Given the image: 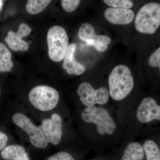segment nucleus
Masks as SVG:
<instances>
[{
  "instance_id": "1",
  "label": "nucleus",
  "mask_w": 160,
  "mask_h": 160,
  "mask_svg": "<svg viewBox=\"0 0 160 160\" xmlns=\"http://www.w3.org/2000/svg\"><path fill=\"white\" fill-rule=\"evenodd\" d=\"M109 96L116 101L126 98L133 90L134 79L130 68L119 64L112 69L108 77Z\"/></svg>"
},
{
  "instance_id": "2",
  "label": "nucleus",
  "mask_w": 160,
  "mask_h": 160,
  "mask_svg": "<svg viewBox=\"0 0 160 160\" xmlns=\"http://www.w3.org/2000/svg\"><path fill=\"white\" fill-rule=\"evenodd\" d=\"M138 33L145 35H152L160 27V3L157 1H149L144 3L135 12L133 22Z\"/></svg>"
},
{
  "instance_id": "3",
  "label": "nucleus",
  "mask_w": 160,
  "mask_h": 160,
  "mask_svg": "<svg viewBox=\"0 0 160 160\" xmlns=\"http://www.w3.org/2000/svg\"><path fill=\"white\" fill-rule=\"evenodd\" d=\"M82 118L85 122L94 124L101 135H111L117 128L114 120L104 108L95 106L86 107L82 112Z\"/></svg>"
},
{
  "instance_id": "4",
  "label": "nucleus",
  "mask_w": 160,
  "mask_h": 160,
  "mask_svg": "<svg viewBox=\"0 0 160 160\" xmlns=\"http://www.w3.org/2000/svg\"><path fill=\"white\" fill-rule=\"evenodd\" d=\"M49 57L54 62L62 61L69 46V39L66 30L59 26H52L47 35Z\"/></svg>"
},
{
  "instance_id": "5",
  "label": "nucleus",
  "mask_w": 160,
  "mask_h": 160,
  "mask_svg": "<svg viewBox=\"0 0 160 160\" xmlns=\"http://www.w3.org/2000/svg\"><path fill=\"white\" fill-rule=\"evenodd\" d=\"M60 96L56 89L46 86H39L29 92V99L35 108L40 111H49L57 106Z\"/></svg>"
},
{
  "instance_id": "6",
  "label": "nucleus",
  "mask_w": 160,
  "mask_h": 160,
  "mask_svg": "<svg viewBox=\"0 0 160 160\" xmlns=\"http://www.w3.org/2000/svg\"><path fill=\"white\" fill-rule=\"evenodd\" d=\"M77 93L80 101L86 107L105 105L108 102L110 97L109 90L106 87L101 86L95 89L90 83L86 82L80 84Z\"/></svg>"
},
{
  "instance_id": "7",
  "label": "nucleus",
  "mask_w": 160,
  "mask_h": 160,
  "mask_svg": "<svg viewBox=\"0 0 160 160\" xmlns=\"http://www.w3.org/2000/svg\"><path fill=\"white\" fill-rule=\"evenodd\" d=\"M13 122L27 133L33 146L39 149H45L48 145L41 127L35 126L25 115L17 113L12 118Z\"/></svg>"
},
{
  "instance_id": "8",
  "label": "nucleus",
  "mask_w": 160,
  "mask_h": 160,
  "mask_svg": "<svg viewBox=\"0 0 160 160\" xmlns=\"http://www.w3.org/2000/svg\"><path fill=\"white\" fill-rule=\"evenodd\" d=\"M78 36L81 41L100 52L107 51L112 42L110 37L105 34H97L94 27L89 23H85L81 25Z\"/></svg>"
},
{
  "instance_id": "9",
  "label": "nucleus",
  "mask_w": 160,
  "mask_h": 160,
  "mask_svg": "<svg viewBox=\"0 0 160 160\" xmlns=\"http://www.w3.org/2000/svg\"><path fill=\"white\" fill-rule=\"evenodd\" d=\"M41 127L48 143L59 144L62 136V120L59 114L54 113L51 118L43 120Z\"/></svg>"
},
{
  "instance_id": "10",
  "label": "nucleus",
  "mask_w": 160,
  "mask_h": 160,
  "mask_svg": "<svg viewBox=\"0 0 160 160\" xmlns=\"http://www.w3.org/2000/svg\"><path fill=\"white\" fill-rule=\"evenodd\" d=\"M140 123L146 124L160 120V106L153 98H145L140 103L136 113Z\"/></svg>"
},
{
  "instance_id": "11",
  "label": "nucleus",
  "mask_w": 160,
  "mask_h": 160,
  "mask_svg": "<svg viewBox=\"0 0 160 160\" xmlns=\"http://www.w3.org/2000/svg\"><path fill=\"white\" fill-rule=\"evenodd\" d=\"M135 12L133 9L107 7L103 12L104 18L109 24L115 26H126L133 22Z\"/></svg>"
},
{
  "instance_id": "12",
  "label": "nucleus",
  "mask_w": 160,
  "mask_h": 160,
  "mask_svg": "<svg viewBox=\"0 0 160 160\" xmlns=\"http://www.w3.org/2000/svg\"><path fill=\"white\" fill-rule=\"evenodd\" d=\"M32 29L27 24L22 23L19 26L17 32L13 31L8 32V35L5 38L10 49L14 51H26L29 49V45L22 38L31 33Z\"/></svg>"
},
{
  "instance_id": "13",
  "label": "nucleus",
  "mask_w": 160,
  "mask_h": 160,
  "mask_svg": "<svg viewBox=\"0 0 160 160\" xmlns=\"http://www.w3.org/2000/svg\"><path fill=\"white\" fill-rule=\"evenodd\" d=\"M77 45L72 43L69 45L66 55L63 59L62 68L69 75L79 76L86 71L85 66L77 62L75 58Z\"/></svg>"
},
{
  "instance_id": "14",
  "label": "nucleus",
  "mask_w": 160,
  "mask_h": 160,
  "mask_svg": "<svg viewBox=\"0 0 160 160\" xmlns=\"http://www.w3.org/2000/svg\"><path fill=\"white\" fill-rule=\"evenodd\" d=\"M1 155L6 160H30L25 149L19 145L6 147L1 152Z\"/></svg>"
},
{
  "instance_id": "15",
  "label": "nucleus",
  "mask_w": 160,
  "mask_h": 160,
  "mask_svg": "<svg viewBox=\"0 0 160 160\" xmlns=\"http://www.w3.org/2000/svg\"><path fill=\"white\" fill-rule=\"evenodd\" d=\"M144 153L143 146L140 143L132 142L126 147L121 160H143Z\"/></svg>"
},
{
  "instance_id": "16",
  "label": "nucleus",
  "mask_w": 160,
  "mask_h": 160,
  "mask_svg": "<svg viewBox=\"0 0 160 160\" xmlns=\"http://www.w3.org/2000/svg\"><path fill=\"white\" fill-rule=\"evenodd\" d=\"M13 67L11 52L3 43H0V72L11 71Z\"/></svg>"
},
{
  "instance_id": "17",
  "label": "nucleus",
  "mask_w": 160,
  "mask_h": 160,
  "mask_svg": "<svg viewBox=\"0 0 160 160\" xmlns=\"http://www.w3.org/2000/svg\"><path fill=\"white\" fill-rule=\"evenodd\" d=\"M52 0H28L26 10L29 14L36 15L41 13L46 9Z\"/></svg>"
},
{
  "instance_id": "18",
  "label": "nucleus",
  "mask_w": 160,
  "mask_h": 160,
  "mask_svg": "<svg viewBox=\"0 0 160 160\" xmlns=\"http://www.w3.org/2000/svg\"><path fill=\"white\" fill-rule=\"evenodd\" d=\"M146 160H160V150L157 143L152 140H147L143 146Z\"/></svg>"
},
{
  "instance_id": "19",
  "label": "nucleus",
  "mask_w": 160,
  "mask_h": 160,
  "mask_svg": "<svg viewBox=\"0 0 160 160\" xmlns=\"http://www.w3.org/2000/svg\"><path fill=\"white\" fill-rule=\"evenodd\" d=\"M107 7L114 8L133 9L135 4L133 0H102Z\"/></svg>"
},
{
  "instance_id": "20",
  "label": "nucleus",
  "mask_w": 160,
  "mask_h": 160,
  "mask_svg": "<svg viewBox=\"0 0 160 160\" xmlns=\"http://www.w3.org/2000/svg\"><path fill=\"white\" fill-rule=\"evenodd\" d=\"M148 63L149 66L152 68L160 69V47L155 49L149 55L148 58Z\"/></svg>"
},
{
  "instance_id": "21",
  "label": "nucleus",
  "mask_w": 160,
  "mask_h": 160,
  "mask_svg": "<svg viewBox=\"0 0 160 160\" xmlns=\"http://www.w3.org/2000/svg\"><path fill=\"white\" fill-rule=\"evenodd\" d=\"M82 0H61L62 8L67 12H72L77 10L81 5Z\"/></svg>"
},
{
  "instance_id": "22",
  "label": "nucleus",
  "mask_w": 160,
  "mask_h": 160,
  "mask_svg": "<svg viewBox=\"0 0 160 160\" xmlns=\"http://www.w3.org/2000/svg\"><path fill=\"white\" fill-rule=\"evenodd\" d=\"M47 160H75L70 153L66 152H60L51 156Z\"/></svg>"
},
{
  "instance_id": "23",
  "label": "nucleus",
  "mask_w": 160,
  "mask_h": 160,
  "mask_svg": "<svg viewBox=\"0 0 160 160\" xmlns=\"http://www.w3.org/2000/svg\"><path fill=\"white\" fill-rule=\"evenodd\" d=\"M8 141V137L5 133L0 131V150L6 146Z\"/></svg>"
},
{
  "instance_id": "24",
  "label": "nucleus",
  "mask_w": 160,
  "mask_h": 160,
  "mask_svg": "<svg viewBox=\"0 0 160 160\" xmlns=\"http://www.w3.org/2000/svg\"><path fill=\"white\" fill-rule=\"evenodd\" d=\"M3 5V3L2 0H0V11H1V9L2 8Z\"/></svg>"
},
{
  "instance_id": "25",
  "label": "nucleus",
  "mask_w": 160,
  "mask_h": 160,
  "mask_svg": "<svg viewBox=\"0 0 160 160\" xmlns=\"http://www.w3.org/2000/svg\"><path fill=\"white\" fill-rule=\"evenodd\" d=\"M0 95H1V88H0Z\"/></svg>"
},
{
  "instance_id": "26",
  "label": "nucleus",
  "mask_w": 160,
  "mask_h": 160,
  "mask_svg": "<svg viewBox=\"0 0 160 160\" xmlns=\"http://www.w3.org/2000/svg\"></svg>"
},
{
  "instance_id": "27",
  "label": "nucleus",
  "mask_w": 160,
  "mask_h": 160,
  "mask_svg": "<svg viewBox=\"0 0 160 160\" xmlns=\"http://www.w3.org/2000/svg\"></svg>"
}]
</instances>
